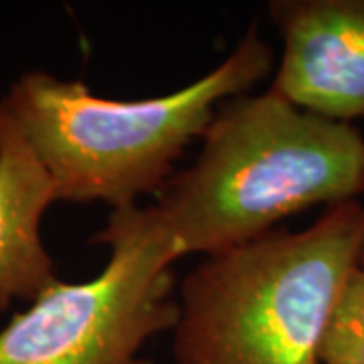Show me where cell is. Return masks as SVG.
Here are the masks:
<instances>
[{"mask_svg": "<svg viewBox=\"0 0 364 364\" xmlns=\"http://www.w3.org/2000/svg\"><path fill=\"white\" fill-rule=\"evenodd\" d=\"M320 364H364V265L342 282L320 344Z\"/></svg>", "mask_w": 364, "mask_h": 364, "instance_id": "52a82bcc", "label": "cell"}, {"mask_svg": "<svg viewBox=\"0 0 364 364\" xmlns=\"http://www.w3.org/2000/svg\"><path fill=\"white\" fill-rule=\"evenodd\" d=\"M53 182L0 102V310L35 301L59 277L43 243V215Z\"/></svg>", "mask_w": 364, "mask_h": 364, "instance_id": "8992f818", "label": "cell"}, {"mask_svg": "<svg viewBox=\"0 0 364 364\" xmlns=\"http://www.w3.org/2000/svg\"><path fill=\"white\" fill-rule=\"evenodd\" d=\"M272 69L273 49L253 23L221 65L166 95L112 100L83 81L28 71L0 102L47 170L55 203L100 200L119 210L160 193L217 107L245 95Z\"/></svg>", "mask_w": 364, "mask_h": 364, "instance_id": "7a4b0ae2", "label": "cell"}, {"mask_svg": "<svg viewBox=\"0 0 364 364\" xmlns=\"http://www.w3.org/2000/svg\"><path fill=\"white\" fill-rule=\"evenodd\" d=\"M364 205L328 207L308 229L207 255L184 277L176 364H320L326 320L363 261Z\"/></svg>", "mask_w": 364, "mask_h": 364, "instance_id": "3957f363", "label": "cell"}, {"mask_svg": "<svg viewBox=\"0 0 364 364\" xmlns=\"http://www.w3.org/2000/svg\"><path fill=\"white\" fill-rule=\"evenodd\" d=\"M203 150L160 191L158 213L184 255H215L316 205L364 193V136L273 90L217 107Z\"/></svg>", "mask_w": 364, "mask_h": 364, "instance_id": "6da1fadb", "label": "cell"}, {"mask_svg": "<svg viewBox=\"0 0 364 364\" xmlns=\"http://www.w3.org/2000/svg\"><path fill=\"white\" fill-rule=\"evenodd\" d=\"M363 261H364V253H363Z\"/></svg>", "mask_w": 364, "mask_h": 364, "instance_id": "ba28073f", "label": "cell"}, {"mask_svg": "<svg viewBox=\"0 0 364 364\" xmlns=\"http://www.w3.org/2000/svg\"><path fill=\"white\" fill-rule=\"evenodd\" d=\"M284 41L272 87L316 116L364 117V0H273Z\"/></svg>", "mask_w": 364, "mask_h": 364, "instance_id": "5b68a950", "label": "cell"}, {"mask_svg": "<svg viewBox=\"0 0 364 364\" xmlns=\"http://www.w3.org/2000/svg\"><path fill=\"white\" fill-rule=\"evenodd\" d=\"M109 261L87 282H55L0 330V364H138L150 338L172 330L176 245L156 205L112 210L91 239Z\"/></svg>", "mask_w": 364, "mask_h": 364, "instance_id": "277c9868", "label": "cell"}]
</instances>
